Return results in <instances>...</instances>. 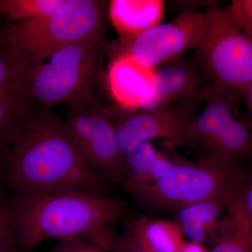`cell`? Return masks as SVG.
<instances>
[{
  "mask_svg": "<svg viewBox=\"0 0 252 252\" xmlns=\"http://www.w3.org/2000/svg\"><path fill=\"white\" fill-rule=\"evenodd\" d=\"M243 103L245 104V110H246L245 117H246L247 122L252 129V82L244 95Z\"/></svg>",
  "mask_w": 252,
  "mask_h": 252,
  "instance_id": "4316f807",
  "label": "cell"
},
{
  "mask_svg": "<svg viewBox=\"0 0 252 252\" xmlns=\"http://www.w3.org/2000/svg\"><path fill=\"white\" fill-rule=\"evenodd\" d=\"M249 163L250 167L247 168L241 190L244 203L252 220V161Z\"/></svg>",
  "mask_w": 252,
  "mask_h": 252,
  "instance_id": "d4e9b609",
  "label": "cell"
},
{
  "mask_svg": "<svg viewBox=\"0 0 252 252\" xmlns=\"http://www.w3.org/2000/svg\"><path fill=\"white\" fill-rule=\"evenodd\" d=\"M71 252H106L94 243L84 240H69Z\"/></svg>",
  "mask_w": 252,
  "mask_h": 252,
  "instance_id": "484cf974",
  "label": "cell"
},
{
  "mask_svg": "<svg viewBox=\"0 0 252 252\" xmlns=\"http://www.w3.org/2000/svg\"><path fill=\"white\" fill-rule=\"evenodd\" d=\"M205 89L157 110L123 109L115 122L123 155L126 157L139 144L155 138L164 139L172 147L183 148L189 126L203 106Z\"/></svg>",
  "mask_w": 252,
  "mask_h": 252,
  "instance_id": "30bf717a",
  "label": "cell"
},
{
  "mask_svg": "<svg viewBox=\"0 0 252 252\" xmlns=\"http://www.w3.org/2000/svg\"><path fill=\"white\" fill-rule=\"evenodd\" d=\"M49 252H71L69 240H62Z\"/></svg>",
  "mask_w": 252,
  "mask_h": 252,
  "instance_id": "f1b7e54d",
  "label": "cell"
},
{
  "mask_svg": "<svg viewBox=\"0 0 252 252\" xmlns=\"http://www.w3.org/2000/svg\"><path fill=\"white\" fill-rule=\"evenodd\" d=\"M21 245L10 195L0 190V247Z\"/></svg>",
  "mask_w": 252,
  "mask_h": 252,
  "instance_id": "44dd1931",
  "label": "cell"
},
{
  "mask_svg": "<svg viewBox=\"0 0 252 252\" xmlns=\"http://www.w3.org/2000/svg\"><path fill=\"white\" fill-rule=\"evenodd\" d=\"M243 99L206 86L203 106L189 126L183 148L198 161L243 165L252 161V130L243 115Z\"/></svg>",
  "mask_w": 252,
  "mask_h": 252,
  "instance_id": "277c9868",
  "label": "cell"
},
{
  "mask_svg": "<svg viewBox=\"0 0 252 252\" xmlns=\"http://www.w3.org/2000/svg\"><path fill=\"white\" fill-rule=\"evenodd\" d=\"M28 65L10 34L9 23H0V91L21 84Z\"/></svg>",
  "mask_w": 252,
  "mask_h": 252,
  "instance_id": "d6986e66",
  "label": "cell"
},
{
  "mask_svg": "<svg viewBox=\"0 0 252 252\" xmlns=\"http://www.w3.org/2000/svg\"><path fill=\"white\" fill-rule=\"evenodd\" d=\"M10 198L25 250L54 238L84 240L112 252L116 227L127 212L124 202L108 194L14 191Z\"/></svg>",
  "mask_w": 252,
  "mask_h": 252,
  "instance_id": "7a4b0ae2",
  "label": "cell"
},
{
  "mask_svg": "<svg viewBox=\"0 0 252 252\" xmlns=\"http://www.w3.org/2000/svg\"><path fill=\"white\" fill-rule=\"evenodd\" d=\"M207 23L206 10L180 13L171 22L160 23L136 36L106 42L104 51L109 59L128 56L139 65L154 70L195 51L203 40Z\"/></svg>",
  "mask_w": 252,
  "mask_h": 252,
  "instance_id": "9c48e42d",
  "label": "cell"
},
{
  "mask_svg": "<svg viewBox=\"0 0 252 252\" xmlns=\"http://www.w3.org/2000/svg\"><path fill=\"white\" fill-rule=\"evenodd\" d=\"M223 203L227 217L213 248L208 252H252V220L244 203L241 189Z\"/></svg>",
  "mask_w": 252,
  "mask_h": 252,
  "instance_id": "9a60e30c",
  "label": "cell"
},
{
  "mask_svg": "<svg viewBox=\"0 0 252 252\" xmlns=\"http://www.w3.org/2000/svg\"><path fill=\"white\" fill-rule=\"evenodd\" d=\"M178 252H208L202 244L185 242Z\"/></svg>",
  "mask_w": 252,
  "mask_h": 252,
  "instance_id": "83f0119b",
  "label": "cell"
},
{
  "mask_svg": "<svg viewBox=\"0 0 252 252\" xmlns=\"http://www.w3.org/2000/svg\"><path fill=\"white\" fill-rule=\"evenodd\" d=\"M125 233L140 245L158 252H178L185 241L174 221L139 217L126 220Z\"/></svg>",
  "mask_w": 252,
  "mask_h": 252,
  "instance_id": "e0dca14e",
  "label": "cell"
},
{
  "mask_svg": "<svg viewBox=\"0 0 252 252\" xmlns=\"http://www.w3.org/2000/svg\"><path fill=\"white\" fill-rule=\"evenodd\" d=\"M154 148L151 141L139 144L125 157L123 189L129 193L140 186L155 182L175 165Z\"/></svg>",
  "mask_w": 252,
  "mask_h": 252,
  "instance_id": "2e32d148",
  "label": "cell"
},
{
  "mask_svg": "<svg viewBox=\"0 0 252 252\" xmlns=\"http://www.w3.org/2000/svg\"><path fill=\"white\" fill-rule=\"evenodd\" d=\"M43 108L21 84L0 91V166L20 132Z\"/></svg>",
  "mask_w": 252,
  "mask_h": 252,
  "instance_id": "7c38bea8",
  "label": "cell"
},
{
  "mask_svg": "<svg viewBox=\"0 0 252 252\" xmlns=\"http://www.w3.org/2000/svg\"><path fill=\"white\" fill-rule=\"evenodd\" d=\"M220 1H209V0H189V1H173L172 4L175 5L177 9L182 12H200L199 9L208 8L220 4Z\"/></svg>",
  "mask_w": 252,
  "mask_h": 252,
  "instance_id": "cb8c5ba5",
  "label": "cell"
},
{
  "mask_svg": "<svg viewBox=\"0 0 252 252\" xmlns=\"http://www.w3.org/2000/svg\"><path fill=\"white\" fill-rule=\"evenodd\" d=\"M108 1L65 0L46 17L9 23L10 34L28 64H39L72 44L106 41Z\"/></svg>",
  "mask_w": 252,
  "mask_h": 252,
  "instance_id": "3957f363",
  "label": "cell"
},
{
  "mask_svg": "<svg viewBox=\"0 0 252 252\" xmlns=\"http://www.w3.org/2000/svg\"><path fill=\"white\" fill-rule=\"evenodd\" d=\"M228 8L239 27L252 38V0H233Z\"/></svg>",
  "mask_w": 252,
  "mask_h": 252,
  "instance_id": "7402d4cb",
  "label": "cell"
},
{
  "mask_svg": "<svg viewBox=\"0 0 252 252\" xmlns=\"http://www.w3.org/2000/svg\"><path fill=\"white\" fill-rule=\"evenodd\" d=\"M109 60L106 84L114 104L127 111L140 110L141 99L154 70L139 65L128 56Z\"/></svg>",
  "mask_w": 252,
  "mask_h": 252,
  "instance_id": "4fadbf2b",
  "label": "cell"
},
{
  "mask_svg": "<svg viewBox=\"0 0 252 252\" xmlns=\"http://www.w3.org/2000/svg\"><path fill=\"white\" fill-rule=\"evenodd\" d=\"M246 171L245 165L175 162L171 170L158 180L129 193L139 206L154 211L180 210L212 200L224 201L242 188Z\"/></svg>",
  "mask_w": 252,
  "mask_h": 252,
  "instance_id": "52a82bcc",
  "label": "cell"
},
{
  "mask_svg": "<svg viewBox=\"0 0 252 252\" xmlns=\"http://www.w3.org/2000/svg\"><path fill=\"white\" fill-rule=\"evenodd\" d=\"M0 182L13 191L107 194L63 120L45 107L16 137L0 166Z\"/></svg>",
  "mask_w": 252,
  "mask_h": 252,
  "instance_id": "6da1fadb",
  "label": "cell"
},
{
  "mask_svg": "<svg viewBox=\"0 0 252 252\" xmlns=\"http://www.w3.org/2000/svg\"><path fill=\"white\" fill-rule=\"evenodd\" d=\"M106 41L72 44L56 51L46 62L28 65L21 84L45 108L69 104L106 84Z\"/></svg>",
  "mask_w": 252,
  "mask_h": 252,
  "instance_id": "5b68a950",
  "label": "cell"
},
{
  "mask_svg": "<svg viewBox=\"0 0 252 252\" xmlns=\"http://www.w3.org/2000/svg\"><path fill=\"white\" fill-rule=\"evenodd\" d=\"M63 122L91 171L103 183L124 187L125 157L118 142L111 105L100 102L97 91L67 104Z\"/></svg>",
  "mask_w": 252,
  "mask_h": 252,
  "instance_id": "ba28073f",
  "label": "cell"
},
{
  "mask_svg": "<svg viewBox=\"0 0 252 252\" xmlns=\"http://www.w3.org/2000/svg\"><path fill=\"white\" fill-rule=\"evenodd\" d=\"M223 211V201L209 200L180 209L174 222L190 242L202 244L207 240L210 227Z\"/></svg>",
  "mask_w": 252,
  "mask_h": 252,
  "instance_id": "ac0fdd59",
  "label": "cell"
},
{
  "mask_svg": "<svg viewBox=\"0 0 252 252\" xmlns=\"http://www.w3.org/2000/svg\"><path fill=\"white\" fill-rule=\"evenodd\" d=\"M165 3L161 0H112L108 16L120 38H128L161 23Z\"/></svg>",
  "mask_w": 252,
  "mask_h": 252,
  "instance_id": "5bb4252c",
  "label": "cell"
},
{
  "mask_svg": "<svg viewBox=\"0 0 252 252\" xmlns=\"http://www.w3.org/2000/svg\"><path fill=\"white\" fill-rule=\"evenodd\" d=\"M25 250L20 245L0 247V252H25Z\"/></svg>",
  "mask_w": 252,
  "mask_h": 252,
  "instance_id": "f546056e",
  "label": "cell"
},
{
  "mask_svg": "<svg viewBox=\"0 0 252 252\" xmlns=\"http://www.w3.org/2000/svg\"><path fill=\"white\" fill-rule=\"evenodd\" d=\"M206 31L190 59L207 86L243 99L252 82V38L235 22L228 6L206 10Z\"/></svg>",
  "mask_w": 252,
  "mask_h": 252,
  "instance_id": "8992f818",
  "label": "cell"
},
{
  "mask_svg": "<svg viewBox=\"0 0 252 252\" xmlns=\"http://www.w3.org/2000/svg\"><path fill=\"white\" fill-rule=\"evenodd\" d=\"M190 58L170 63L160 69H154L140 103V110H157L206 87Z\"/></svg>",
  "mask_w": 252,
  "mask_h": 252,
  "instance_id": "8fae6325",
  "label": "cell"
},
{
  "mask_svg": "<svg viewBox=\"0 0 252 252\" xmlns=\"http://www.w3.org/2000/svg\"><path fill=\"white\" fill-rule=\"evenodd\" d=\"M65 0H0V13L14 21H29L50 16Z\"/></svg>",
  "mask_w": 252,
  "mask_h": 252,
  "instance_id": "ffe728a7",
  "label": "cell"
},
{
  "mask_svg": "<svg viewBox=\"0 0 252 252\" xmlns=\"http://www.w3.org/2000/svg\"><path fill=\"white\" fill-rule=\"evenodd\" d=\"M112 252H158L140 245L124 233L116 237Z\"/></svg>",
  "mask_w": 252,
  "mask_h": 252,
  "instance_id": "603a6c76",
  "label": "cell"
}]
</instances>
